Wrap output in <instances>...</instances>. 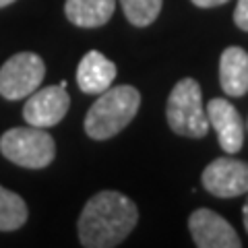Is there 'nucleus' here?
Returning a JSON list of instances; mask_svg holds the SVG:
<instances>
[{"mask_svg":"<svg viewBox=\"0 0 248 248\" xmlns=\"http://www.w3.org/2000/svg\"><path fill=\"white\" fill-rule=\"evenodd\" d=\"M27 221V205L19 195L0 186V232L19 230Z\"/></svg>","mask_w":248,"mask_h":248,"instance_id":"nucleus-13","label":"nucleus"},{"mask_svg":"<svg viewBox=\"0 0 248 248\" xmlns=\"http://www.w3.org/2000/svg\"><path fill=\"white\" fill-rule=\"evenodd\" d=\"M116 79V64L108 60L102 52L91 50L79 62L77 68V83L85 93H102L112 87Z\"/></svg>","mask_w":248,"mask_h":248,"instance_id":"nucleus-10","label":"nucleus"},{"mask_svg":"<svg viewBox=\"0 0 248 248\" xmlns=\"http://www.w3.org/2000/svg\"><path fill=\"white\" fill-rule=\"evenodd\" d=\"M188 230L199 248H240L236 230L211 209H197L188 217Z\"/></svg>","mask_w":248,"mask_h":248,"instance_id":"nucleus-8","label":"nucleus"},{"mask_svg":"<svg viewBox=\"0 0 248 248\" xmlns=\"http://www.w3.org/2000/svg\"><path fill=\"white\" fill-rule=\"evenodd\" d=\"M46 75L44 60L33 52L15 54L0 68V95L11 102L29 97L42 85Z\"/></svg>","mask_w":248,"mask_h":248,"instance_id":"nucleus-5","label":"nucleus"},{"mask_svg":"<svg viewBox=\"0 0 248 248\" xmlns=\"http://www.w3.org/2000/svg\"><path fill=\"white\" fill-rule=\"evenodd\" d=\"M116 9V0H66L64 13L73 25L99 27L110 21Z\"/></svg>","mask_w":248,"mask_h":248,"instance_id":"nucleus-12","label":"nucleus"},{"mask_svg":"<svg viewBox=\"0 0 248 248\" xmlns=\"http://www.w3.org/2000/svg\"><path fill=\"white\" fill-rule=\"evenodd\" d=\"M228 0H192V4L201 6V9H211V6H219V4H226Z\"/></svg>","mask_w":248,"mask_h":248,"instance_id":"nucleus-16","label":"nucleus"},{"mask_svg":"<svg viewBox=\"0 0 248 248\" xmlns=\"http://www.w3.org/2000/svg\"><path fill=\"white\" fill-rule=\"evenodd\" d=\"M166 118L176 135L203 139L209 133V118L201 99V87L195 79H182L176 83L168 97Z\"/></svg>","mask_w":248,"mask_h":248,"instance_id":"nucleus-3","label":"nucleus"},{"mask_svg":"<svg viewBox=\"0 0 248 248\" xmlns=\"http://www.w3.org/2000/svg\"><path fill=\"white\" fill-rule=\"evenodd\" d=\"M234 23L242 31H248V0H238L234 11Z\"/></svg>","mask_w":248,"mask_h":248,"instance_id":"nucleus-15","label":"nucleus"},{"mask_svg":"<svg viewBox=\"0 0 248 248\" xmlns=\"http://www.w3.org/2000/svg\"><path fill=\"white\" fill-rule=\"evenodd\" d=\"M0 153L21 168L42 170L52 164L56 145L46 130L37 126L11 128L0 137Z\"/></svg>","mask_w":248,"mask_h":248,"instance_id":"nucleus-4","label":"nucleus"},{"mask_svg":"<svg viewBox=\"0 0 248 248\" xmlns=\"http://www.w3.org/2000/svg\"><path fill=\"white\" fill-rule=\"evenodd\" d=\"M203 186L213 197L232 199L248 192V164L234 157H219L203 170Z\"/></svg>","mask_w":248,"mask_h":248,"instance_id":"nucleus-6","label":"nucleus"},{"mask_svg":"<svg viewBox=\"0 0 248 248\" xmlns=\"http://www.w3.org/2000/svg\"><path fill=\"white\" fill-rule=\"evenodd\" d=\"M219 81L223 91L232 97H240L248 91V54L232 46L226 48L219 60Z\"/></svg>","mask_w":248,"mask_h":248,"instance_id":"nucleus-11","label":"nucleus"},{"mask_svg":"<svg viewBox=\"0 0 248 248\" xmlns=\"http://www.w3.org/2000/svg\"><path fill=\"white\" fill-rule=\"evenodd\" d=\"M13 2H15V0H0V9H4V6H9Z\"/></svg>","mask_w":248,"mask_h":248,"instance_id":"nucleus-18","label":"nucleus"},{"mask_svg":"<svg viewBox=\"0 0 248 248\" xmlns=\"http://www.w3.org/2000/svg\"><path fill=\"white\" fill-rule=\"evenodd\" d=\"M242 217H244V228H246V232H248V199H246L244 209H242Z\"/></svg>","mask_w":248,"mask_h":248,"instance_id":"nucleus-17","label":"nucleus"},{"mask_svg":"<svg viewBox=\"0 0 248 248\" xmlns=\"http://www.w3.org/2000/svg\"><path fill=\"white\" fill-rule=\"evenodd\" d=\"M141 106V93L130 85L108 87L85 116V133L95 141H106L130 124Z\"/></svg>","mask_w":248,"mask_h":248,"instance_id":"nucleus-2","label":"nucleus"},{"mask_svg":"<svg viewBox=\"0 0 248 248\" xmlns=\"http://www.w3.org/2000/svg\"><path fill=\"white\" fill-rule=\"evenodd\" d=\"M126 19L137 27H145L157 19L164 0H120Z\"/></svg>","mask_w":248,"mask_h":248,"instance_id":"nucleus-14","label":"nucleus"},{"mask_svg":"<svg viewBox=\"0 0 248 248\" xmlns=\"http://www.w3.org/2000/svg\"><path fill=\"white\" fill-rule=\"evenodd\" d=\"M209 126L215 128L219 145L226 153H238L244 143V124L228 99H211L205 108Z\"/></svg>","mask_w":248,"mask_h":248,"instance_id":"nucleus-9","label":"nucleus"},{"mask_svg":"<svg viewBox=\"0 0 248 248\" xmlns=\"http://www.w3.org/2000/svg\"><path fill=\"white\" fill-rule=\"evenodd\" d=\"M139 211L128 197L102 190L87 201L79 217V238L87 248L118 246L137 226Z\"/></svg>","mask_w":248,"mask_h":248,"instance_id":"nucleus-1","label":"nucleus"},{"mask_svg":"<svg viewBox=\"0 0 248 248\" xmlns=\"http://www.w3.org/2000/svg\"><path fill=\"white\" fill-rule=\"evenodd\" d=\"M68 106H71V99H68L66 87H62V85H52V87L44 89L37 87L23 108V118L31 126L48 128L64 118Z\"/></svg>","mask_w":248,"mask_h":248,"instance_id":"nucleus-7","label":"nucleus"}]
</instances>
